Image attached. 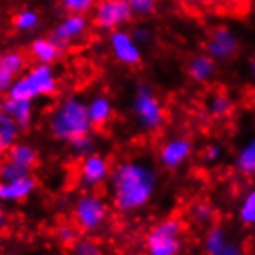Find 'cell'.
Masks as SVG:
<instances>
[{
    "instance_id": "6da1fadb",
    "label": "cell",
    "mask_w": 255,
    "mask_h": 255,
    "mask_svg": "<svg viewBox=\"0 0 255 255\" xmlns=\"http://www.w3.org/2000/svg\"><path fill=\"white\" fill-rule=\"evenodd\" d=\"M109 189L119 212H138L152 202L158 189V172L148 161L123 160L111 171Z\"/></svg>"
},
{
    "instance_id": "7a4b0ae2",
    "label": "cell",
    "mask_w": 255,
    "mask_h": 255,
    "mask_svg": "<svg viewBox=\"0 0 255 255\" xmlns=\"http://www.w3.org/2000/svg\"><path fill=\"white\" fill-rule=\"evenodd\" d=\"M49 135L62 143H69L77 137L91 134L93 125L88 116L86 100L77 94H69L62 97L46 120Z\"/></svg>"
},
{
    "instance_id": "3957f363",
    "label": "cell",
    "mask_w": 255,
    "mask_h": 255,
    "mask_svg": "<svg viewBox=\"0 0 255 255\" xmlns=\"http://www.w3.org/2000/svg\"><path fill=\"white\" fill-rule=\"evenodd\" d=\"M59 77L52 65L35 63L28 68L11 86L8 96L35 102L59 93Z\"/></svg>"
},
{
    "instance_id": "277c9868",
    "label": "cell",
    "mask_w": 255,
    "mask_h": 255,
    "mask_svg": "<svg viewBox=\"0 0 255 255\" xmlns=\"http://www.w3.org/2000/svg\"><path fill=\"white\" fill-rule=\"evenodd\" d=\"M131 113L138 129L146 134L158 132L166 122L165 106L155 91L146 83H140L135 88L131 100Z\"/></svg>"
},
{
    "instance_id": "5b68a950",
    "label": "cell",
    "mask_w": 255,
    "mask_h": 255,
    "mask_svg": "<svg viewBox=\"0 0 255 255\" xmlns=\"http://www.w3.org/2000/svg\"><path fill=\"white\" fill-rule=\"evenodd\" d=\"M185 225L178 217L157 222L144 239L146 255H180L185 246Z\"/></svg>"
},
{
    "instance_id": "8992f818",
    "label": "cell",
    "mask_w": 255,
    "mask_h": 255,
    "mask_svg": "<svg viewBox=\"0 0 255 255\" xmlns=\"http://www.w3.org/2000/svg\"><path fill=\"white\" fill-rule=\"evenodd\" d=\"M72 218L79 231L99 232L109 220V205L105 197L94 191L83 192L72 205Z\"/></svg>"
},
{
    "instance_id": "52a82bcc",
    "label": "cell",
    "mask_w": 255,
    "mask_h": 255,
    "mask_svg": "<svg viewBox=\"0 0 255 255\" xmlns=\"http://www.w3.org/2000/svg\"><path fill=\"white\" fill-rule=\"evenodd\" d=\"M91 29V20L86 14H66L52 26L49 37L62 49H68L83 42Z\"/></svg>"
},
{
    "instance_id": "ba28073f",
    "label": "cell",
    "mask_w": 255,
    "mask_h": 255,
    "mask_svg": "<svg viewBox=\"0 0 255 255\" xmlns=\"http://www.w3.org/2000/svg\"><path fill=\"white\" fill-rule=\"evenodd\" d=\"M132 17V11L126 0H109L94 6L93 25L103 32H113L129 23Z\"/></svg>"
},
{
    "instance_id": "9c48e42d",
    "label": "cell",
    "mask_w": 255,
    "mask_h": 255,
    "mask_svg": "<svg viewBox=\"0 0 255 255\" xmlns=\"http://www.w3.org/2000/svg\"><path fill=\"white\" fill-rule=\"evenodd\" d=\"M111 171L109 160L100 152H93L80 160L77 172L79 183L85 191H96L109 180Z\"/></svg>"
},
{
    "instance_id": "30bf717a",
    "label": "cell",
    "mask_w": 255,
    "mask_h": 255,
    "mask_svg": "<svg viewBox=\"0 0 255 255\" xmlns=\"http://www.w3.org/2000/svg\"><path fill=\"white\" fill-rule=\"evenodd\" d=\"M239 48V35L228 26L214 28L206 40V54L215 62H228L234 59Z\"/></svg>"
},
{
    "instance_id": "8fae6325",
    "label": "cell",
    "mask_w": 255,
    "mask_h": 255,
    "mask_svg": "<svg viewBox=\"0 0 255 255\" xmlns=\"http://www.w3.org/2000/svg\"><path fill=\"white\" fill-rule=\"evenodd\" d=\"M108 45L111 49L113 57L125 65V66H135L141 62V46L134 40L129 31L126 29H117L109 32Z\"/></svg>"
},
{
    "instance_id": "7c38bea8",
    "label": "cell",
    "mask_w": 255,
    "mask_h": 255,
    "mask_svg": "<svg viewBox=\"0 0 255 255\" xmlns=\"http://www.w3.org/2000/svg\"><path fill=\"white\" fill-rule=\"evenodd\" d=\"M194 144L186 137H171L158 149L160 165L168 171H177L191 158Z\"/></svg>"
},
{
    "instance_id": "4fadbf2b",
    "label": "cell",
    "mask_w": 255,
    "mask_h": 255,
    "mask_svg": "<svg viewBox=\"0 0 255 255\" xmlns=\"http://www.w3.org/2000/svg\"><path fill=\"white\" fill-rule=\"evenodd\" d=\"M28 59L19 49L0 52V96H8L11 86L26 71Z\"/></svg>"
},
{
    "instance_id": "5bb4252c",
    "label": "cell",
    "mask_w": 255,
    "mask_h": 255,
    "mask_svg": "<svg viewBox=\"0 0 255 255\" xmlns=\"http://www.w3.org/2000/svg\"><path fill=\"white\" fill-rule=\"evenodd\" d=\"M0 109L19 125L22 131L29 129L34 123V119H35L34 102L5 96L2 100H0Z\"/></svg>"
},
{
    "instance_id": "9a60e30c",
    "label": "cell",
    "mask_w": 255,
    "mask_h": 255,
    "mask_svg": "<svg viewBox=\"0 0 255 255\" xmlns=\"http://www.w3.org/2000/svg\"><path fill=\"white\" fill-rule=\"evenodd\" d=\"M35 189L37 181L29 174L19 180L12 181H0V202L2 203H19L29 198Z\"/></svg>"
},
{
    "instance_id": "2e32d148",
    "label": "cell",
    "mask_w": 255,
    "mask_h": 255,
    "mask_svg": "<svg viewBox=\"0 0 255 255\" xmlns=\"http://www.w3.org/2000/svg\"><path fill=\"white\" fill-rule=\"evenodd\" d=\"M86 105L93 128H103L111 122L114 116V105L106 94H94L86 102Z\"/></svg>"
},
{
    "instance_id": "e0dca14e",
    "label": "cell",
    "mask_w": 255,
    "mask_h": 255,
    "mask_svg": "<svg viewBox=\"0 0 255 255\" xmlns=\"http://www.w3.org/2000/svg\"><path fill=\"white\" fill-rule=\"evenodd\" d=\"M63 49L51 37H35L29 45L31 57L43 65H54L62 57Z\"/></svg>"
},
{
    "instance_id": "ac0fdd59",
    "label": "cell",
    "mask_w": 255,
    "mask_h": 255,
    "mask_svg": "<svg viewBox=\"0 0 255 255\" xmlns=\"http://www.w3.org/2000/svg\"><path fill=\"white\" fill-rule=\"evenodd\" d=\"M186 71L191 80L197 83H208L215 76L217 62L211 59L208 54H197L188 62Z\"/></svg>"
},
{
    "instance_id": "d6986e66",
    "label": "cell",
    "mask_w": 255,
    "mask_h": 255,
    "mask_svg": "<svg viewBox=\"0 0 255 255\" xmlns=\"http://www.w3.org/2000/svg\"><path fill=\"white\" fill-rule=\"evenodd\" d=\"M6 158L15 165H19L28 171H31L39 161V151L34 144L28 141H17L14 146L8 151Z\"/></svg>"
},
{
    "instance_id": "ffe728a7",
    "label": "cell",
    "mask_w": 255,
    "mask_h": 255,
    "mask_svg": "<svg viewBox=\"0 0 255 255\" xmlns=\"http://www.w3.org/2000/svg\"><path fill=\"white\" fill-rule=\"evenodd\" d=\"M234 168L245 177L255 175V135L245 141L237 151L234 157Z\"/></svg>"
},
{
    "instance_id": "44dd1931",
    "label": "cell",
    "mask_w": 255,
    "mask_h": 255,
    "mask_svg": "<svg viewBox=\"0 0 255 255\" xmlns=\"http://www.w3.org/2000/svg\"><path fill=\"white\" fill-rule=\"evenodd\" d=\"M22 129L9 116L0 109V155L8 154V151L19 141Z\"/></svg>"
},
{
    "instance_id": "7402d4cb",
    "label": "cell",
    "mask_w": 255,
    "mask_h": 255,
    "mask_svg": "<svg viewBox=\"0 0 255 255\" xmlns=\"http://www.w3.org/2000/svg\"><path fill=\"white\" fill-rule=\"evenodd\" d=\"M11 25L19 34H32L40 28L42 19L39 11L32 8H22L12 15Z\"/></svg>"
},
{
    "instance_id": "603a6c76",
    "label": "cell",
    "mask_w": 255,
    "mask_h": 255,
    "mask_svg": "<svg viewBox=\"0 0 255 255\" xmlns=\"http://www.w3.org/2000/svg\"><path fill=\"white\" fill-rule=\"evenodd\" d=\"M229 243L231 242L228 239L226 231L222 226L212 225L211 228H208L205 234V242H203L205 254L206 255H225Z\"/></svg>"
},
{
    "instance_id": "cb8c5ba5",
    "label": "cell",
    "mask_w": 255,
    "mask_h": 255,
    "mask_svg": "<svg viewBox=\"0 0 255 255\" xmlns=\"http://www.w3.org/2000/svg\"><path fill=\"white\" fill-rule=\"evenodd\" d=\"M188 214H189V220L195 226L205 228V229H208L214 225L215 217H217L215 208L209 202H206V200H198V202L192 203L189 206Z\"/></svg>"
},
{
    "instance_id": "d4e9b609",
    "label": "cell",
    "mask_w": 255,
    "mask_h": 255,
    "mask_svg": "<svg viewBox=\"0 0 255 255\" xmlns=\"http://www.w3.org/2000/svg\"><path fill=\"white\" fill-rule=\"evenodd\" d=\"M206 108H208V113L211 117L223 120V119H228L231 116L232 109H234V103H232L229 96L217 93V94L211 96Z\"/></svg>"
},
{
    "instance_id": "484cf974",
    "label": "cell",
    "mask_w": 255,
    "mask_h": 255,
    "mask_svg": "<svg viewBox=\"0 0 255 255\" xmlns=\"http://www.w3.org/2000/svg\"><path fill=\"white\" fill-rule=\"evenodd\" d=\"M237 212H239V220L245 226H255V186L243 195Z\"/></svg>"
},
{
    "instance_id": "4316f807",
    "label": "cell",
    "mask_w": 255,
    "mask_h": 255,
    "mask_svg": "<svg viewBox=\"0 0 255 255\" xmlns=\"http://www.w3.org/2000/svg\"><path fill=\"white\" fill-rule=\"evenodd\" d=\"M68 146H69V152L72 155L82 160V158L91 155L93 152H96V140L91 134H86V135L77 137L72 141H69Z\"/></svg>"
},
{
    "instance_id": "83f0119b",
    "label": "cell",
    "mask_w": 255,
    "mask_h": 255,
    "mask_svg": "<svg viewBox=\"0 0 255 255\" xmlns=\"http://www.w3.org/2000/svg\"><path fill=\"white\" fill-rule=\"evenodd\" d=\"M31 171L15 165L11 160L5 158L3 161H0V181H12L19 180L25 175H29Z\"/></svg>"
},
{
    "instance_id": "f1b7e54d",
    "label": "cell",
    "mask_w": 255,
    "mask_h": 255,
    "mask_svg": "<svg viewBox=\"0 0 255 255\" xmlns=\"http://www.w3.org/2000/svg\"><path fill=\"white\" fill-rule=\"evenodd\" d=\"M66 14H89L97 5L96 0H59Z\"/></svg>"
},
{
    "instance_id": "f546056e",
    "label": "cell",
    "mask_w": 255,
    "mask_h": 255,
    "mask_svg": "<svg viewBox=\"0 0 255 255\" xmlns=\"http://www.w3.org/2000/svg\"><path fill=\"white\" fill-rule=\"evenodd\" d=\"M56 239L62 245H74L79 240V229L76 225L62 223L56 228Z\"/></svg>"
},
{
    "instance_id": "4dcf8cb0",
    "label": "cell",
    "mask_w": 255,
    "mask_h": 255,
    "mask_svg": "<svg viewBox=\"0 0 255 255\" xmlns=\"http://www.w3.org/2000/svg\"><path fill=\"white\" fill-rule=\"evenodd\" d=\"M129 5L132 15L148 17L152 15L157 9V0H126Z\"/></svg>"
},
{
    "instance_id": "1f68e13d",
    "label": "cell",
    "mask_w": 255,
    "mask_h": 255,
    "mask_svg": "<svg viewBox=\"0 0 255 255\" xmlns=\"http://www.w3.org/2000/svg\"><path fill=\"white\" fill-rule=\"evenodd\" d=\"M131 35L134 37V40L140 45V46H146V45H151L155 39L154 35V31L151 26L148 25H135L131 31Z\"/></svg>"
},
{
    "instance_id": "d6a6232c",
    "label": "cell",
    "mask_w": 255,
    "mask_h": 255,
    "mask_svg": "<svg viewBox=\"0 0 255 255\" xmlns=\"http://www.w3.org/2000/svg\"><path fill=\"white\" fill-rule=\"evenodd\" d=\"M102 252V248L89 239L77 240L72 245V254L74 255H100Z\"/></svg>"
},
{
    "instance_id": "836d02e7",
    "label": "cell",
    "mask_w": 255,
    "mask_h": 255,
    "mask_svg": "<svg viewBox=\"0 0 255 255\" xmlns=\"http://www.w3.org/2000/svg\"><path fill=\"white\" fill-rule=\"evenodd\" d=\"M223 158V148L218 143H209L203 151V160L209 165H215Z\"/></svg>"
},
{
    "instance_id": "e575fe53",
    "label": "cell",
    "mask_w": 255,
    "mask_h": 255,
    "mask_svg": "<svg viewBox=\"0 0 255 255\" xmlns=\"http://www.w3.org/2000/svg\"><path fill=\"white\" fill-rule=\"evenodd\" d=\"M225 255H245V252H243V249H242L240 245L231 242L229 246H228V249H226V252H225Z\"/></svg>"
},
{
    "instance_id": "d590c367",
    "label": "cell",
    "mask_w": 255,
    "mask_h": 255,
    "mask_svg": "<svg viewBox=\"0 0 255 255\" xmlns=\"http://www.w3.org/2000/svg\"><path fill=\"white\" fill-rule=\"evenodd\" d=\"M6 226V212H5V208H3V203L0 202V231Z\"/></svg>"
},
{
    "instance_id": "8d00e7d4",
    "label": "cell",
    "mask_w": 255,
    "mask_h": 255,
    "mask_svg": "<svg viewBox=\"0 0 255 255\" xmlns=\"http://www.w3.org/2000/svg\"><path fill=\"white\" fill-rule=\"evenodd\" d=\"M248 69H249V76L252 79V82L255 83V54L249 59V65H248Z\"/></svg>"
},
{
    "instance_id": "74e56055",
    "label": "cell",
    "mask_w": 255,
    "mask_h": 255,
    "mask_svg": "<svg viewBox=\"0 0 255 255\" xmlns=\"http://www.w3.org/2000/svg\"><path fill=\"white\" fill-rule=\"evenodd\" d=\"M3 20H5V9H3L2 2H0V26L3 25Z\"/></svg>"
},
{
    "instance_id": "f35d334b",
    "label": "cell",
    "mask_w": 255,
    "mask_h": 255,
    "mask_svg": "<svg viewBox=\"0 0 255 255\" xmlns=\"http://www.w3.org/2000/svg\"><path fill=\"white\" fill-rule=\"evenodd\" d=\"M97 3H100V2H109V0H96Z\"/></svg>"
},
{
    "instance_id": "ab89813d",
    "label": "cell",
    "mask_w": 255,
    "mask_h": 255,
    "mask_svg": "<svg viewBox=\"0 0 255 255\" xmlns=\"http://www.w3.org/2000/svg\"><path fill=\"white\" fill-rule=\"evenodd\" d=\"M100 255H113V254H106V252H102Z\"/></svg>"
},
{
    "instance_id": "60d3db41",
    "label": "cell",
    "mask_w": 255,
    "mask_h": 255,
    "mask_svg": "<svg viewBox=\"0 0 255 255\" xmlns=\"http://www.w3.org/2000/svg\"><path fill=\"white\" fill-rule=\"evenodd\" d=\"M254 180H255V175H254Z\"/></svg>"
}]
</instances>
